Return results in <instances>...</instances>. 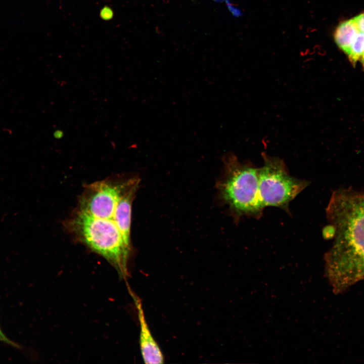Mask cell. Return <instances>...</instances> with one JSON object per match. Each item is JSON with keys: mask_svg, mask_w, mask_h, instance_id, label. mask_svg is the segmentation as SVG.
<instances>
[{"mask_svg": "<svg viewBox=\"0 0 364 364\" xmlns=\"http://www.w3.org/2000/svg\"><path fill=\"white\" fill-rule=\"evenodd\" d=\"M0 341L6 343L8 344L17 346V344L9 339L3 333V331L0 328Z\"/></svg>", "mask_w": 364, "mask_h": 364, "instance_id": "obj_9", "label": "cell"}, {"mask_svg": "<svg viewBox=\"0 0 364 364\" xmlns=\"http://www.w3.org/2000/svg\"><path fill=\"white\" fill-rule=\"evenodd\" d=\"M263 165L258 169L260 198L263 207L275 206L287 210L288 204L308 185L288 172L283 160L263 153Z\"/></svg>", "mask_w": 364, "mask_h": 364, "instance_id": "obj_4", "label": "cell"}, {"mask_svg": "<svg viewBox=\"0 0 364 364\" xmlns=\"http://www.w3.org/2000/svg\"><path fill=\"white\" fill-rule=\"evenodd\" d=\"M327 215L334 242L326 255V271L338 293L364 280V194L336 190Z\"/></svg>", "mask_w": 364, "mask_h": 364, "instance_id": "obj_1", "label": "cell"}, {"mask_svg": "<svg viewBox=\"0 0 364 364\" xmlns=\"http://www.w3.org/2000/svg\"><path fill=\"white\" fill-rule=\"evenodd\" d=\"M224 175L218 185L222 200L238 216L259 217L263 206L259 192L258 169L241 163L233 154L223 157Z\"/></svg>", "mask_w": 364, "mask_h": 364, "instance_id": "obj_3", "label": "cell"}, {"mask_svg": "<svg viewBox=\"0 0 364 364\" xmlns=\"http://www.w3.org/2000/svg\"><path fill=\"white\" fill-rule=\"evenodd\" d=\"M364 51V33L359 31L353 41L349 53L348 59L353 65L360 60Z\"/></svg>", "mask_w": 364, "mask_h": 364, "instance_id": "obj_7", "label": "cell"}, {"mask_svg": "<svg viewBox=\"0 0 364 364\" xmlns=\"http://www.w3.org/2000/svg\"><path fill=\"white\" fill-rule=\"evenodd\" d=\"M359 31L364 33V13L353 18Z\"/></svg>", "mask_w": 364, "mask_h": 364, "instance_id": "obj_8", "label": "cell"}, {"mask_svg": "<svg viewBox=\"0 0 364 364\" xmlns=\"http://www.w3.org/2000/svg\"><path fill=\"white\" fill-rule=\"evenodd\" d=\"M116 221L92 217L77 210L68 221V227L81 242L105 258L121 278L128 276L131 247L123 240Z\"/></svg>", "mask_w": 364, "mask_h": 364, "instance_id": "obj_2", "label": "cell"}, {"mask_svg": "<svg viewBox=\"0 0 364 364\" xmlns=\"http://www.w3.org/2000/svg\"><path fill=\"white\" fill-rule=\"evenodd\" d=\"M359 32L353 18L340 23L334 33L335 42L346 54L349 53L350 47Z\"/></svg>", "mask_w": 364, "mask_h": 364, "instance_id": "obj_6", "label": "cell"}, {"mask_svg": "<svg viewBox=\"0 0 364 364\" xmlns=\"http://www.w3.org/2000/svg\"><path fill=\"white\" fill-rule=\"evenodd\" d=\"M363 68L364 69V51L362 56L360 59V60Z\"/></svg>", "mask_w": 364, "mask_h": 364, "instance_id": "obj_10", "label": "cell"}, {"mask_svg": "<svg viewBox=\"0 0 364 364\" xmlns=\"http://www.w3.org/2000/svg\"><path fill=\"white\" fill-rule=\"evenodd\" d=\"M130 293L138 311L140 325L139 342L143 360L146 364L163 363V353L149 330L145 320L141 301L131 291H130Z\"/></svg>", "mask_w": 364, "mask_h": 364, "instance_id": "obj_5", "label": "cell"}]
</instances>
